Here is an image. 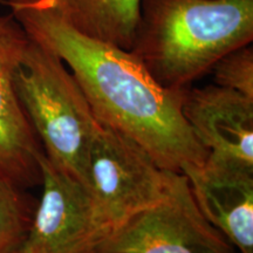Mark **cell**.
Segmentation results:
<instances>
[{
  "mask_svg": "<svg viewBox=\"0 0 253 253\" xmlns=\"http://www.w3.org/2000/svg\"><path fill=\"white\" fill-rule=\"evenodd\" d=\"M27 36L58 55L97 121L136 142L162 169L202 167L208 151L183 115L185 89L161 86L130 50L79 33L34 0H5Z\"/></svg>",
  "mask_w": 253,
  "mask_h": 253,
  "instance_id": "cell-1",
  "label": "cell"
},
{
  "mask_svg": "<svg viewBox=\"0 0 253 253\" xmlns=\"http://www.w3.org/2000/svg\"><path fill=\"white\" fill-rule=\"evenodd\" d=\"M253 40V0H140L130 52L169 89H185Z\"/></svg>",
  "mask_w": 253,
  "mask_h": 253,
  "instance_id": "cell-2",
  "label": "cell"
},
{
  "mask_svg": "<svg viewBox=\"0 0 253 253\" xmlns=\"http://www.w3.org/2000/svg\"><path fill=\"white\" fill-rule=\"evenodd\" d=\"M14 86L45 156L88 189L89 150L101 123L67 66L30 39Z\"/></svg>",
  "mask_w": 253,
  "mask_h": 253,
  "instance_id": "cell-3",
  "label": "cell"
},
{
  "mask_svg": "<svg viewBox=\"0 0 253 253\" xmlns=\"http://www.w3.org/2000/svg\"><path fill=\"white\" fill-rule=\"evenodd\" d=\"M168 170L136 142L101 123L91 142L88 190L109 236L162 201Z\"/></svg>",
  "mask_w": 253,
  "mask_h": 253,
  "instance_id": "cell-4",
  "label": "cell"
},
{
  "mask_svg": "<svg viewBox=\"0 0 253 253\" xmlns=\"http://www.w3.org/2000/svg\"><path fill=\"white\" fill-rule=\"evenodd\" d=\"M99 253H239L199 209L189 179L168 170L162 201L129 219Z\"/></svg>",
  "mask_w": 253,
  "mask_h": 253,
  "instance_id": "cell-5",
  "label": "cell"
},
{
  "mask_svg": "<svg viewBox=\"0 0 253 253\" xmlns=\"http://www.w3.org/2000/svg\"><path fill=\"white\" fill-rule=\"evenodd\" d=\"M38 163L42 195L18 253H99L109 233L90 192L42 151Z\"/></svg>",
  "mask_w": 253,
  "mask_h": 253,
  "instance_id": "cell-6",
  "label": "cell"
},
{
  "mask_svg": "<svg viewBox=\"0 0 253 253\" xmlns=\"http://www.w3.org/2000/svg\"><path fill=\"white\" fill-rule=\"evenodd\" d=\"M30 37L9 14H0V176L23 189L41 183L42 151L15 91L14 78Z\"/></svg>",
  "mask_w": 253,
  "mask_h": 253,
  "instance_id": "cell-7",
  "label": "cell"
},
{
  "mask_svg": "<svg viewBox=\"0 0 253 253\" xmlns=\"http://www.w3.org/2000/svg\"><path fill=\"white\" fill-rule=\"evenodd\" d=\"M182 110L208 151L205 166L253 170V100L218 84L188 87Z\"/></svg>",
  "mask_w": 253,
  "mask_h": 253,
  "instance_id": "cell-8",
  "label": "cell"
},
{
  "mask_svg": "<svg viewBox=\"0 0 253 253\" xmlns=\"http://www.w3.org/2000/svg\"><path fill=\"white\" fill-rule=\"evenodd\" d=\"M183 173L205 218L239 253H253V170L203 164Z\"/></svg>",
  "mask_w": 253,
  "mask_h": 253,
  "instance_id": "cell-9",
  "label": "cell"
},
{
  "mask_svg": "<svg viewBox=\"0 0 253 253\" xmlns=\"http://www.w3.org/2000/svg\"><path fill=\"white\" fill-rule=\"evenodd\" d=\"M79 33L130 50L140 0H34Z\"/></svg>",
  "mask_w": 253,
  "mask_h": 253,
  "instance_id": "cell-10",
  "label": "cell"
},
{
  "mask_svg": "<svg viewBox=\"0 0 253 253\" xmlns=\"http://www.w3.org/2000/svg\"><path fill=\"white\" fill-rule=\"evenodd\" d=\"M36 208L26 189L0 176V253H18Z\"/></svg>",
  "mask_w": 253,
  "mask_h": 253,
  "instance_id": "cell-11",
  "label": "cell"
},
{
  "mask_svg": "<svg viewBox=\"0 0 253 253\" xmlns=\"http://www.w3.org/2000/svg\"><path fill=\"white\" fill-rule=\"evenodd\" d=\"M216 84L229 88L253 100V48L251 43L231 50L216 62Z\"/></svg>",
  "mask_w": 253,
  "mask_h": 253,
  "instance_id": "cell-12",
  "label": "cell"
}]
</instances>
